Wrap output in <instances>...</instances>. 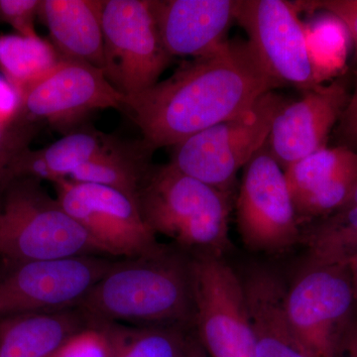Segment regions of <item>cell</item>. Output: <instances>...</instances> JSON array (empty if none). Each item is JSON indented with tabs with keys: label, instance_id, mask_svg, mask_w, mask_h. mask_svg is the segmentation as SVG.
<instances>
[{
	"label": "cell",
	"instance_id": "603a6c76",
	"mask_svg": "<svg viewBox=\"0 0 357 357\" xmlns=\"http://www.w3.org/2000/svg\"><path fill=\"white\" fill-rule=\"evenodd\" d=\"M100 321L112 340V357H189L195 330L175 326H135Z\"/></svg>",
	"mask_w": 357,
	"mask_h": 357
},
{
	"label": "cell",
	"instance_id": "ba28073f",
	"mask_svg": "<svg viewBox=\"0 0 357 357\" xmlns=\"http://www.w3.org/2000/svg\"><path fill=\"white\" fill-rule=\"evenodd\" d=\"M116 260L100 255L0 260V319L79 307Z\"/></svg>",
	"mask_w": 357,
	"mask_h": 357
},
{
	"label": "cell",
	"instance_id": "f1b7e54d",
	"mask_svg": "<svg viewBox=\"0 0 357 357\" xmlns=\"http://www.w3.org/2000/svg\"><path fill=\"white\" fill-rule=\"evenodd\" d=\"M21 112V96L3 76H0V126L13 121Z\"/></svg>",
	"mask_w": 357,
	"mask_h": 357
},
{
	"label": "cell",
	"instance_id": "836d02e7",
	"mask_svg": "<svg viewBox=\"0 0 357 357\" xmlns=\"http://www.w3.org/2000/svg\"><path fill=\"white\" fill-rule=\"evenodd\" d=\"M351 110H352V112H354V115H356V119H357V93H356V96H354V102H352V105H351Z\"/></svg>",
	"mask_w": 357,
	"mask_h": 357
},
{
	"label": "cell",
	"instance_id": "8992f818",
	"mask_svg": "<svg viewBox=\"0 0 357 357\" xmlns=\"http://www.w3.org/2000/svg\"><path fill=\"white\" fill-rule=\"evenodd\" d=\"M286 312L298 345L309 357H337L357 309L347 265L309 261L286 289Z\"/></svg>",
	"mask_w": 357,
	"mask_h": 357
},
{
	"label": "cell",
	"instance_id": "30bf717a",
	"mask_svg": "<svg viewBox=\"0 0 357 357\" xmlns=\"http://www.w3.org/2000/svg\"><path fill=\"white\" fill-rule=\"evenodd\" d=\"M236 220L244 245L252 252L279 255L301 243V223L285 172L267 145L244 167Z\"/></svg>",
	"mask_w": 357,
	"mask_h": 357
},
{
	"label": "cell",
	"instance_id": "d6a6232c",
	"mask_svg": "<svg viewBox=\"0 0 357 357\" xmlns=\"http://www.w3.org/2000/svg\"><path fill=\"white\" fill-rule=\"evenodd\" d=\"M357 206V183L356 187H354V191H352L351 196H349V199H347V203H345L344 206H342L340 210L342 208H351V206Z\"/></svg>",
	"mask_w": 357,
	"mask_h": 357
},
{
	"label": "cell",
	"instance_id": "5b68a950",
	"mask_svg": "<svg viewBox=\"0 0 357 357\" xmlns=\"http://www.w3.org/2000/svg\"><path fill=\"white\" fill-rule=\"evenodd\" d=\"M285 102L274 91H268L243 114L172 147L169 163L181 172L231 195L237 173L266 145L275 115Z\"/></svg>",
	"mask_w": 357,
	"mask_h": 357
},
{
	"label": "cell",
	"instance_id": "52a82bcc",
	"mask_svg": "<svg viewBox=\"0 0 357 357\" xmlns=\"http://www.w3.org/2000/svg\"><path fill=\"white\" fill-rule=\"evenodd\" d=\"M103 73L126 98L159 82L170 65L152 0H102Z\"/></svg>",
	"mask_w": 357,
	"mask_h": 357
},
{
	"label": "cell",
	"instance_id": "44dd1931",
	"mask_svg": "<svg viewBox=\"0 0 357 357\" xmlns=\"http://www.w3.org/2000/svg\"><path fill=\"white\" fill-rule=\"evenodd\" d=\"M155 150L144 140L119 138L109 150L79 167L67 178L73 182L114 188L135 199L145 175L153 164Z\"/></svg>",
	"mask_w": 357,
	"mask_h": 357
},
{
	"label": "cell",
	"instance_id": "f546056e",
	"mask_svg": "<svg viewBox=\"0 0 357 357\" xmlns=\"http://www.w3.org/2000/svg\"><path fill=\"white\" fill-rule=\"evenodd\" d=\"M337 357H357V312L344 333Z\"/></svg>",
	"mask_w": 357,
	"mask_h": 357
},
{
	"label": "cell",
	"instance_id": "9a60e30c",
	"mask_svg": "<svg viewBox=\"0 0 357 357\" xmlns=\"http://www.w3.org/2000/svg\"><path fill=\"white\" fill-rule=\"evenodd\" d=\"M300 223L340 211L357 183V153L323 147L284 170Z\"/></svg>",
	"mask_w": 357,
	"mask_h": 357
},
{
	"label": "cell",
	"instance_id": "ffe728a7",
	"mask_svg": "<svg viewBox=\"0 0 357 357\" xmlns=\"http://www.w3.org/2000/svg\"><path fill=\"white\" fill-rule=\"evenodd\" d=\"M119 139L93 126H83L42 149L26 150L14 164L13 180L31 177L54 183L69 178L79 167L105 153Z\"/></svg>",
	"mask_w": 357,
	"mask_h": 357
},
{
	"label": "cell",
	"instance_id": "d4e9b609",
	"mask_svg": "<svg viewBox=\"0 0 357 357\" xmlns=\"http://www.w3.org/2000/svg\"><path fill=\"white\" fill-rule=\"evenodd\" d=\"M41 124L20 114L13 121L0 126V194L13 180L14 164L29 149Z\"/></svg>",
	"mask_w": 357,
	"mask_h": 357
},
{
	"label": "cell",
	"instance_id": "3957f363",
	"mask_svg": "<svg viewBox=\"0 0 357 357\" xmlns=\"http://www.w3.org/2000/svg\"><path fill=\"white\" fill-rule=\"evenodd\" d=\"M230 196L168 163L151 166L136 202L155 236L168 237L191 255L225 257L231 248Z\"/></svg>",
	"mask_w": 357,
	"mask_h": 357
},
{
	"label": "cell",
	"instance_id": "277c9868",
	"mask_svg": "<svg viewBox=\"0 0 357 357\" xmlns=\"http://www.w3.org/2000/svg\"><path fill=\"white\" fill-rule=\"evenodd\" d=\"M107 256L42 181L16 178L0 194V260L40 261Z\"/></svg>",
	"mask_w": 357,
	"mask_h": 357
},
{
	"label": "cell",
	"instance_id": "4dcf8cb0",
	"mask_svg": "<svg viewBox=\"0 0 357 357\" xmlns=\"http://www.w3.org/2000/svg\"><path fill=\"white\" fill-rule=\"evenodd\" d=\"M189 357H208L204 347L199 344L196 332L192 335L191 345H190Z\"/></svg>",
	"mask_w": 357,
	"mask_h": 357
},
{
	"label": "cell",
	"instance_id": "e0dca14e",
	"mask_svg": "<svg viewBox=\"0 0 357 357\" xmlns=\"http://www.w3.org/2000/svg\"><path fill=\"white\" fill-rule=\"evenodd\" d=\"M255 340L256 357H309L300 349L286 312V285L270 268L253 266L241 277Z\"/></svg>",
	"mask_w": 357,
	"mask_h": 357
},
{
	"label": "cell",
	"instance_id": "9c48e42d",
	"mask_svg": "<svg viewBox=\"0 0 357 357\" xmlns=\"http://www.w3.org/2000/svg\"><path fill=\"white\" fill-rule=\"evenodd\" d=\"M195 332L208 357H256L243 279L225 257L192 255Z\"/></svg>",
	"mask_w": 357,
	"mask_h": 357
},
{
	"label": "cell",
	"instance_id": "2e32d148",
	"mask_svg": "<svg viewBox=\"0 0 357 357\" xmlns=\"http://www.w3.org/2000/svg\"><path fill=\"white\" fill-rule=\"evenodd\" d=\"M152 3L169 55L199 58L229 41L238 0H152Z\"/></svg>",
	"mask_w": 357,
	"mask_h": 357
},
{
	"label": "cell",
	"instance_id": "4fadbf2b",
	"mask_svg": "<svg viewBox=\"0 0 357 357\" xmlns=\"http://www.w3.org/2000/svg\"><path fill=\"white\" fill-rule=\"evenodd\" d=\"M126 100L102 70L62 58L48 76L21 96L20 114L65 135L82 128L89 115L98 110L126 112Z\"/></svg>",
	"mask_w": 357,
	"mask_h": 357
},
{
	"label": "cell",
	"instance_id": "7402d4cb",
	"mask_svg": "<svg viewBox=\"0 0 357 357\" xmlns=\"http://www.w3.org/2000/svg\"><path fill=\"white\" fill-rule=\"evenodd\" d=\"M61 60L51 41L38 35H0V72L20 96L48 76Z\"/></svg>",
	"mask_w": 357,
	"mask_h": 357
},
{
	"label": "cell",
	"instance_id": "6da1fadb",
	"mask_svg": "<svg viewBox=\"0 0 357 357\" xmlns=\"http://www.w3.org/2000/svg\"><path fill=\"white\" fill-rule=\"evenodd\" d=\"M278 84L248 41L231 40L204 57L178 66L172 76L126 100V112L154 150L250 109Z\"/></svg>",
	"mask_w": 357,
	"mask_h": 357
},
{
	"label": "cell",
	"instance_id": "d6986e66",
	"mask_svg": "<svg viewBox=\"0 0 357 357\" xmlns=\"http://www.w3.org/2000/svg\"><path fill=\"white\" fill-rule=\"evenodd\" d=\"M91 324L79 307L0 319V357H55L69 338Z\"/></svg>",
	"mask_w": 357,
	"mask_h": 357
},
{
	"label": "cell",
	"instance_id": "cb8c5ba5",
	"mask_svg": "<svg viewBox=\"0 0 357 357\" xmlns=\"http://www.w3.org/2000/svg\"><path fill=\"white\" fill-rule=\"evenodd\" d=\"M309 261L347 265L357 258V206L342 208L302 231Z\"/></svg>",
	"mask_w": 357,
	"mask_h": 357
},
{
	"label": "cell",
	"instance_id": "83f0119b",
	"mask_svg": "<svg viewBox=\"0 0 357 357\" xmlns=\"http://www.w3.org/2000/svg\"><path fill=\"white\" fill-rule=\"evenodd\" d=\"M306 3L305 6L324 9L340 20L351 35L357 54V0H324Z\"/></svg>",
	"mask_w": 357,
	"mask_h": 357
},
{
	"label": "cell",
	"instance_id": "1f68e13d",
	"mask_svg": "<svg viewBox=\"0 0 357 357\" xmlns=\"http://www.w3.org/2000/svg\"><path fill=\"white\" fill-rule=\"evenodd\" d=\"M347 266H349V271H351L352 283H354V296H356V303L357 309V258H356V259L352 260V261L349 262V264H347Z\"/></svg>",
	"mask_w": 357,
	"mask_h": 357
},
{
	"label": "cell",
	"instance_id": "4316f807",
	"mask_svg": "<svg viewBox=\"0 0 357 357\" xmlns=\"http://www.w3.org/2000/svg\"><path fill=\"white\" fill-rule=\"evenodd\" d=\"M40 4L41 0H0V22L10 25L21 36H36Z\"/></svg>",
	"mask_w": 357,
	"mask_h": 357
},
{
	"label": "cell",
	"instance_id": "8fae6325",
	"mask_svg": "<svg viewBox=\"0 0 357 357\" xmlns=\"http://www.w3.org/2000/svg\"><path fill=\"white\" fill-rule=\"evenodd\" d=\"M66 213L107 256L134 258L163 248L148 227L137 202L114 188L61 178L52 183Z\"/></svg>",
	"mask_w": 357,
	"mask_h": 357
},
{
	"label": "cell",
	"instance_id": "5bb4252c",
	"mask_svg": "<svg viewBox=\"0 0 357 357\" xmlns=\"http://www.w3.org/2000/svg\"><path fill=\"white\" fill-rule=\"evenodd\" d=\"M347 102L340 82L305 91L300 100L285 102L275 115L266 143L270 153L285 170L326 146V138Z\"/></svg>",
	"mask_w": 357,
	"mask_h": 357
},
{
	"label": "cell",
	"instance_id": "7c38bea8",
	"mask_svg": "<svg viewBox=\"0 0 357 357\" xmlns=\"http://www.w3.org/2000/svg\"><path fill=\"white\" fill-rule=\"evenodd\" d=\"M236 20L275 83L307 91L318 86L297 6L285 0H238Z\"/></svg>",
	"mask_w": 357,
	"mask_h": 357
},
{
	"label": "cell",
	"instance_id": "484cf974",
	"mask_svg": "<svg viewBox=\"0 0 357 357\" xmlns=\"http://www.w3.org/2000/svg\"><path fill=\"white\" fill-rule=\"evenodd\" d=\"M55 357H112V344L102 321L93 319L89 328L77 333Z\"/></svg>",
	"mask_w": 357,
	"mask_h": 357
},
{
	"label": "cell",
	"instance_id": "ac0fdd59",
	"mask_svg": "<svg viewBox=\"0 0 357 357\" xmlns=\"http://www.w3.org/2000/svg\"><path fill=\"white\" fill-rule=\"evenodd\" d=\"M102 0H41L38 16L61 57L103 70Z\"/></svg>",
	"mask_w": 357,
	"mask_h": 357
},
{
	"label": "cell",
	"instance_id": "7a4b0ae2",
	"mask_svg": "<svg viewBox=\"0 0 357 357\" xmlns=\"http://www.w3.org/2000/svg\"><path fill=\"white\" fill-rule=\"evenodd\" d=\"M79 307L100 321L195 330L192 255L171 243L152 255L116 260Z\"/></svg>",
	"mask_w": 357,
	"mask_h": 357
}]
</instances>
